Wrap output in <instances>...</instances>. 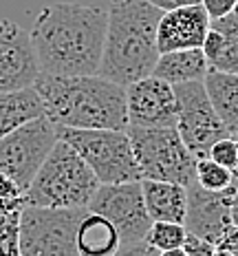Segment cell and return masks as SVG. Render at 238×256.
<instances>
[{
  "instance_id": "1",
  "label": "cell",
  "mask_w": 238,
  "mask_h": 256,
  "mask_svg": "<svg viewBox=\"0 0 238 256\" xmlns=\"http://www.w3.org/2000/svg\"><path fill=\"white\" fill-rule=\"evenodd\" d=\"M108 9L84 2H53L42 7L31 26L40 73L99 76Z\"/></svg>"
},
{
  "instance_id": "2",
  "label": "cell",
  "mask_w": 238,
  "mask_h": 256,
  "mask_svg": "<svg viewBox=\"0 0 238 256\" xmlns=\"http://www.w3.org/2000/svg\"><path fill=\"white\" fill-rule=\"evenodd\" d=\"M33 88L44 104V115L57 128H110L128 130L126 86L102 76H46Z\"/></svg>"
},
{
  "instance_id": "3",
  "label": "cell",
  "mask_w": 238,
  "mask_h": 256,
  "mask_svg": "<svg viewBox=\"0 0 238 256\" xmlns=\"http://www.w3.org/2000/svg\"><path fill=\"white\" fill-rule=\"evenodd\" d=\"M99 76L121 86L152 76L161 56L157 26L163 12L148 0H110Z\"/></svg>"
},
{
  "instance_id": "4",
  "label": "cell",
  "mask_w": 238,
  "mask_h": 256,
  "mask_svg": "<svg viewBox=\"0 0 238 256\" xmlns=\"http://www.w3.org/2000/svg\"><path fill=\"white\" fill-rule=\"evenodd\" d=\"M99 186L82 154L68 142L57 140L26 188L24 199L40 208H88Z\"/></svg>"
},
{
  "instance_id": "5",
  "label": "cell",
  "mask_w": 238,
  "mask_h": 256,
  "mask_svg": "<svg viewBox=\"0 0 238 256\" xmlns=\"http://www.w3.org/2000/svg\"><path fill=\"white\" fill-rule=\"evenodd\" d=\"M141 179L172 181L188 188L197 181V157L183 144L177 128L128 126Z\"/></svg>"
},
{
  "instance_id": "6",
  "label": "cell",
  "mask_w": 238,
  "mask_h": 256,
  "mask_svg": "<svg viewBox=\"0 0 238 256\" xmlns=\"http://www.w3.org/2000/svg\"><path fill=\"white\" fill-rule=\"evenodd\" d=\"M88 208H40L20 210V256H79L77 230Z\"/></svg>"
},
{
  "instance_id": "7",
  "label": "cell",
  "mask_w": 238,
  "mask_h": 256,
  "mask_svg": "<svg viewBox=\"0 0 238 256\" xmlns=\"http://www.w3.org/2000/svg\"><path fill=\"white\" fill-rule=\"evenodd\" d=\"M60 140L71 144L91 166L99 184L141 181L128 130L110 128H57Z\"/></svg>"
},
{
  "instance_id": "8",
  "label": "cell",
  "mask_w": 238,
  "mask_h": 256,
  "mask_svg": "<svg viewBox=\"0 0 238 256\" xmlns=\"http://www.w3.org/2000/svg\"><path fill=\"white\" fill-rule=\"evenodd\" d=\"M57 140V126L46 115L18 126L0 140V172L26 192Z\"/></svg>"
},
{
  "instance_id": "9",
  "label": "cell",
  "mask_w": 238,
  "mask_h": 256,
  "mask_svg": "<svg viewBox=\"0 0 238 256\" xmlns=\"http://www.w3.org/2000/svg\"><path fill=\"white\" fill-rule=\"evenodd\" d=\"M177 93V130L197 159L208 157L210 148L230 137L225 124L212 106L203 80L174 86Z\"/></svg>"
},
{
  "instance_id": "10",
  "label": "cell",
  "mask_w": 238,
  "mask_h": 256,
  "mask_svg": "<svg viewBox=\"0 0 238 256\" xmlns=\"http://www.w3.org/2000/svg\"><path fill=\"white\" fill-rule=\"evenodd\" d=\"M88 210L108 218L117 228L121 245L144 241L150 230L152 218L148 214L144 201L141 181H126V184H102L88 204Z\"/></svg>"
},
{
  "instance_id": "11",
  "label": "cell",
  "mask_w": 238,
  "mask_h": 256,
  "mask_svg": "<svg viewBox=\"0 0 238 256\" xmlns=\"http://www.w3.org/2000/svg\"><path fill=\"white\" fill-rule=\"evenodd\" d=\"M128 126L177 128V93L157 76L141 78L126 86Z\"/></svg>"
},
{
  "instance_id": "12",
  "label": "cell",
  "mask_w": 238,
  "mask_h": 256,
  "mask_svg": "<svg viewBox=\"0 0 238 256\" xmlns=\"http://www.w3.org/2000/svg\"><path fill=\"white\" fill-rule=\"evenodd\" d=\"M40 76L31 34L13 20H0V93L29 88Z\"/></svg>"
},
{
  "instance_id": "13",
  "label": "cell",
  "mask_w": 238,
  "mask_h": 256,
  "mask_svg": "<svg viewBox=\"0 0 238 256\" xmlns=\"http://www.w3.org/2000/svg\"><path fill=\"white\" fill-rule=\"evenodd\" d=\"M238 186L225 190H205L197 181L188 186V210L183 226L190 234L219 245L232 228V199Z\"/></svg>"
},
{
  "instance_id": "14",
  "label": "cell",
  "mask_w": 238,
  "mask_h": 256,
  "mask_svg": "<svg viewBox=\"0 0 238 256\" xmlns=\"http://www.w3.org/2000/svg\"><path fill=\"white\" fill-rule=\"evenodd\" d=\"M212 18L203 4L163 12L157 26V44L161 53L181 51V49H201L205 36L210 31Z\"/></svg>"
},
{
  "instance_id": "15",
  "label": "cell",
  "mask_w": 238,
  "mask_h": 256,
  "mask_svg": "<svg viewBox=\"0 0 238 256\" xmlns=\"http://www.w3.org/2000/svg\"><path fill=\"white\" fill-rule=\"evenodd\" d=\"M144 201L152 221L183 223L188 210V188L172 181L141 179Z\"/></svg>"
},
{
  "instance_id": "16",
  "label": "cell",
  "mask_w": 238,
  "mask_h": 256,
  "mask_svg": "<svg viewBox=\"0 0 238 256\" xmlns=\"http://www.w3.org/2000/svg\"><path fill=\"white\" fill-rule=\"evenodd\" d=\"M208 71L210 64L203 49H181V51L161 53L155 68H152V76L177 86V84L201 82V80H205Z\"/></svg>"
},
{
  "instance_id": "17",
  "label": "cell",
  "mask_w": 238,
  "mask_h": 256,
  "mask_svg": "<svg viewBox=\"0 0 238 256\" xmlns=\"http://www.w3.org/2000/svg\"><path fill=\"white\" fill-rule=\"evenodd\" d=\"M121 248V236L117 228L108 218L88 210L77 230V252L79 256H115Z\"/></svg>"
},
{
  "instance_id": "18",
  "label": "cell",
  "mask_w": 238,
  "mask_h": 256,
  "mask_svg": "<svg viewBox=\"0 0 238 256\" xmlns=\"http://www.w3.org/2000/svg\"><path fill=\"white\" fill-rule=\"evenodd\" d=\"M212 106L225 124L230 137L238 135V73L208 71L203 80Z\"/></svg>"
},
{
  "instance_id": "19",
  "label": "cell",
  "mask_w": 238,
  "mask_h": 256,
  "mask_svg": "<svg viewBox=\"0 0 238 256\" xmlns=\"http://www.w3.org/2000/svg\"><path fill=\"white\" fill-rule=\"evenodd\" d=\"M44 115V104L33 86L0 93V140L35 117Z\"/></svg>"
},
{
  "instance_id": "20",
  "label": "cell",
  "mask_w": 238,
  "mask_h": 256,
  "mask_svg": "<svg viewBox=\"0 0 238 256\" xmlns=\"http://www.w3.org/2000/svg\"><path fill=\"white\" fill-rule=\"evenodd\" d=\"M212 26L223 36V49L219 58L210 64V71L238 73V14H227L223 18L212 20Z\"/></svg>"
},
{
  "instance_id": "21",
  "label": "cell",
  "mask_w": 238,
  "mask_h": 256,
  "mask_svg": "<svg viewBox=\"0 0 238 256\" xmlns=\"http://www.w3.org/2000/svg\"><path fill=\"white\" fill-rule=\"evenodd\" d=\"M188 228L183 223H172V221H152L150 230L146 232V241L159 252L174 248H183L185 238H188Z\"/></svg>"
},
{
  "instance_id": "22",
  "label": "cell",
  "mask_w": 238,
  "mask_h": 256,
  "mask_svg": "<svg viewBox=\"0 0 238 256\" xmlns=\"http://www.w3.org/2000/svg\"><path fill=\"white\" fill-rule=\"evenodd\" d=\"M197 184L205 190H225L234 186V172L210 157H201L197 159Z\"/></svg>"
},
{
  "instance_id": "23",
  "label": "cell",
  "mask_w": 238,
  "mask_h": 256,
  "mask_svg": "<svg viewBox=\"0 0 238 256\" xmlns=\"http://www.w3.org/2000/svg\"><path fill=\"white\" fill-rule=\"evenodd\" d=\"M208 157L212 162L221 164L227 170L236 172L238 170V152H236V137H223L221 142H216L214 146L210 148Z\"/></svg>"
},
{
  "instance_id": "24",
  "label": "cell",
  "mask_w": 238,
  "mask_h": 256,
  "mask_svg": "<svg viewBox=\"0 0 238 256\" xmlns=\"http://www.w3.org/2000/svg\"><path fill=\"white\" fill-rule=\"evenodd\" d=\"M183 250L188 252V256H212L216 245L205 241V238H201V236L188 234V238H185V243H183Z\"/></svg>"
},
{
  "instance_id": "25",
  "label": "cell",
  "mask_w": 238,
  "mask_h": 256,
  "mask_svg": "<svg viewBox=\"0 0 238 256\" xmlns=\"http://www.w3.org/2000/svg\"><path fill=\"white\" fill-rule=\"evenodd\" d=\"M201 4L205 7L210 18L216 20V18H223V16L234 12L236 0H201Z\"/></svg>"
},
{
  "instance_id": "26",
  "label": "cell",
  "mask_w": 238,
  "mask_h": 256,
  "mask_svg": "<svg viewBox=\"0 0 238 256\" xmlns=\"http://www.w3.org/2000/svg\"><path fill=\"white\" fill-rule=\"evenodd\" d=\"M115 256H159V250H155L144 238V241H137V243H130V245H121L119 252Z\"/></svg>"
},
{
  "instance_id": "27",
  "label": "cell",
  "mask_w": 238,
  "mask_h": 256,
  "mask_svg": "<svg viewBox=\"0 0 238 256\" xmlns=\"http://www.w3.org/2000/svg\"><path fill=\"white\" fill-rule=\"evenodd\" d=\"M219 250H225V252H230L232 256H238V228L232 226L230 230H227V234L223 238L219 241V245H216Z\"/></svg>"
},
{
  "instance_id": "28",
  "label": "cell",
  "mask_w": 238,
  "mask_h": 256,
  "mask_svg": "<svg viewBox=\"0 0 238 256\" xmlns=\"http://www.w3.org/2000/svg\"><path fill=\"white\" fill-rule=\"evenodd\" d=\"M152 2L157 9L161 12H172V9H181V7H192V4H201V0H148Z\"/></svg>"
},
{
  "instance_id": "29",
  "label": "cell",
  "mask_w": 238,
  "mask_h": 256,
  "mask_svg": "<svg viewBox=\"0 0 238 256\" xmlns=\"http://www.w3.org/2000/svg\"><path fill=\"white\" fill-rule=\"evenodd\" d=\"M232 226L238 228V188L234 192V199H232Z\"/></svg>"
},
{
  "instance_id": "30",
  "label": "cell",
  "mask_w": 238,
  "mask_h": 256,
  "mask_svg": "<svg viewBox=\"0 0 238 256\" xmlns=\"http://www.w3.org/2000/svg\"><path fill=\"white\" fill-rule=\"evenodd\" d=\"M159 256H188L183 248H174V250H166V252H159Z\"/></svg>"
},
{
  "instance_id": "31",
  "label": "cell",
  "mask_w": 238,
  "mask_h": 256,
  "mask_svg": "<svg viewBox=\"0 0 238 256\" xmlns=\"http://www.w3.org/2000/svg\"><path fill=\"white\" fill-rule=\"evenodd\" d=\"M212 256H232V254H230V252H225V250H219V248H216Z\"/></svg>"
},
{
  "instance_id": "32",
  "label": "cell",
  "mask_w": 238,
  "mask_h": 256,
  "mask_svg": "<svg viewBox=\"0 0 238 256\" xmlns=\"http://www.w3.org/2000/svg\"><path fill=\"white\" fill-rule=\"evenodd\" d=\"M234 184L238 186V170H236V172H234Z\"/></svg>"
},
{
  "instance_id": "33",
  "label": "cell",
  "mask_w": 238,
  "mask_h": 256,
  "mask_svg": "<svg viewBox=\"0 0 238 256\" xmlns=\"http://www.w3.org/2000/svg\"><path fill=\"white\" fill-rule=\"evenodd\" d=\"M234 14H238V0H236V4H234Z\"/></svg>"
},
{
  "instance_id": "34",
  "label": "cell",
  "mask_w": 238,
  "mask_h": 256,
  "mask_svg": "<svg viewBox=\"0 0 238 256\" xmlns=\"http://www.w3.org/2000/svg\"><path fill=\"white\" fill-rule=\"evenodd\" d=\"M236 152H238V137H236Z\"/></svg>"
},
{
  "instance_id": "35",
  "label": "cell",
  "mask_w": 238,
  "mask_h": 256,
  "mask_svg": "<svg viewBox=\"0 0 238 256\" xmlns=\"http://www.w3.org/2000/svg\"><path fill=\"white\" fill-rule=\"evenodd\" d=\"M236 137H238V135H236Z\"/></svg>"
}]
</instances>
